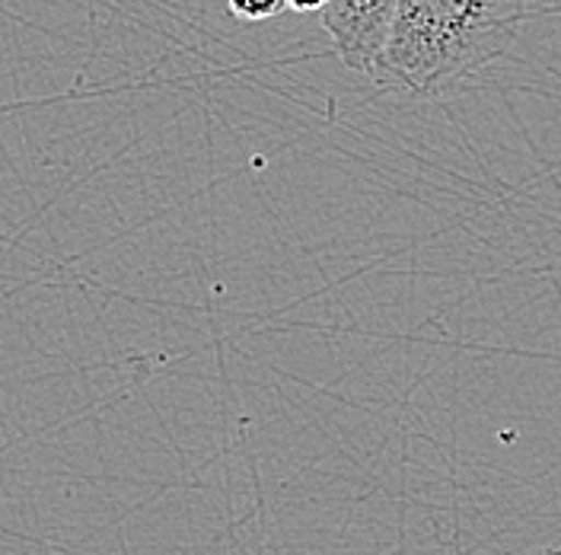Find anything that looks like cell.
Segmentation results:
<instances>
[{"instance_id": "7a4b0ae2", "label": "cell", "mask_w": 561, "mask_h": 555, "mask_svg": "<svg viewBox=\"0 0 561 555\" xmlns=\"http://www.w3.org/2000/svg\"><path fill=\"white\" fill-rule=\"evenodd\" d=\"M233 20L240 23H262L287 10V0H227Z\"/></svg>"}, {"instance_id": "3957f363", "label": "cell", "mask_w": 561, "mask_h": 555, "mask_svg": "<svg viewBox=\"0 0 561 555\" xmlns=\"http://www.w3.org/2000/svg\"><path fill=\"white\" fill-rule=\"evenodd\" d=\"M325 3H329V0H287V7H290L294 13H322Z\"/></svg>"}, {"instance_id": "6da1fadb", "label": "cell", "mask_w": 561, "mask_h": 555, "mask_svg": "<svg viewBox=\"0 0 561 555\" xmlns=\"http://www.w3.org/2000/svg\"><path fill=\"white\" fill-rule=\"evenodd\" d=\"M526 0H396L374 68L380 87L434 100L507 55L524 30Z\"/></svg>"}]
</instances>
